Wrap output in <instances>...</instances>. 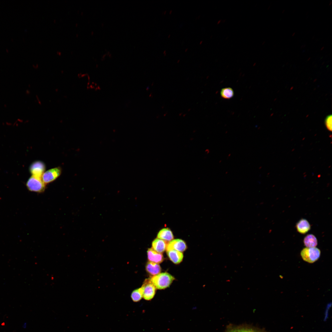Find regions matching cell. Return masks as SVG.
<instances>
[{"label": "cell", "instance_id": "cell-21", "mask_svg": "<svg viewBox=\"0 0 332 332\" xmlns=\"http://www.w3.org/2000/svg\"><path fill=\"white\" fill-rule=\"evenodd\" d=\"M295 34V33H294L292 35V36H293Z\"/></svg>", "mask_w": 332, "mask_h": 332}, {"label": "cell", "instance_id": "cell-4", "mask_svg": "<svg viewBox=\"0 0 332 332\" xmlns=\"http://www.w3.org/2000/svg\"><path fill=\"white\" fill-rule=\"evenodd\" d=\"M141 287L143 290L144 298L147 300L152 299L155 294L156 288L150 279L145 280Z\"/></svg>", "mask_w": 332, "mask_h": 332}, {"label": "cell", "instance_id": "cell-17", "mask_svg": "<svg viewBox=\"0 0 332 332\" xmlns=\"http://www.w3.org/2000/svg\"><path fill=\"white\" fill-rule=\"evenodd\" d=\"M227 332H261L251 327H235L228 330Z\"/></svg>", "mask_w": 332, "mask_h": 332}, {"label": "cell", "instance_id": "cell-5", "mask_svg": "<svg viewBox=\"0 0 332 332\" xmlns=\"http://www.w3.org/2000/svg\"><path fill=\"white\" fill-rule=\"evenodd\" d=\"M61 173V169L58 167L49 170L44 173L42 179L45 184L49 183L56 179Z\"/></svg>", "mask_w": 332, "mask_h": 332}, {"label": "cell", "instance_id": "cell-6", "mask_svg": "<svg viewBox=\"0 0 332 332\" xmlns=\"http://www.w3.org/2000/svg\"><path fill=\"white\" fill-rule=\"evenodd\" d=\"M187 248L186 244L183 240L177 239L170 241L167 244L166 250H174L180 252H183Z\"/></svg>", "mask_w": 332, "mask_h": 332}, {"label": "cell", "instance_id": "cell-12", "mask_svg": "<svg viewBox=\"0 0 332 332\" xmlns=\"http://www.w3.org/2000/svg\"><path fill=\"white\" fill-rule=\"evenodd\" d=\"M145 268L147 272L153 276L158 274L161 271V268L159 264L150 261L147 263Z\"/></svg>", "mask_w": 332, "mask_h": 332}, {"label": "cell", "instance_id": "cell-18", "mask_svg": "<svg viewBox=\"0 0 332 332\" xmlns=\"http://www.w3.org/2000/svg\"><path fill=\"white\" fill-rule=\"evenodd\" d=\"M325 123L327 129L329 131H332V115H331L327 117L325 120Z\"/></svg>", "mask_w": 332, "mask_h": 332}, {"label": "cell", "instance_id": "cell-20", "mask_svg": "<svg viewBox=\"0 0 332 332\" xmlns=\"http://www.w3.org/2000/svg\"><path fill=\"white\" fill-rule=\"evenodd\" d=\"M324 48V47H322L321 49V50H322Z\"/></svg>", "mask_w": 332, "mask_h": 332}, {"label": "cell", "instance_id": "cell-10", "mask_svg": "<svg viewBox=\"0 0 332 332\" xmlns=\"http://www.w3.org/2000/svg\"><path fill=\"white\" fill-rule=\"evenodd\" d=\"M167 244L164 240L156 238L152 242V248L157 252L162 253L166 249Z\"/></svg>", "mask_w": 332, "mask_h": 332}, {"label": "cell", "instance_id": "cell-16", "mask_svg": "<svg viewBox=\"0 0 332 332\" xmlns=\"http://www.w3.org/2000/svg\"><path fill=\"white\" fill-rule=\"evenodd\" d=\"M221 97L225 99H230L234 95L233 89L230 87L223 88L220 92Z\"/></svg>", "mask_w": 332, "mask_h": 332}, {"label": "cell", "instance_id": "cell-19", "mask_svg": "<svg viewBox=\"0 0 332 332\" xmlns=\"http://www.w3.org/2000/svg\"><path fill=\"white\" fill-rule=\"evenodd\" d=\"M332 1L330 2L329 5L330 6L332 4Z\"/></svg>", "mask_w": 332, "mask_h": 332}, {"label": "cell", "instance_id": "cell-2", "mask_svg": "<svg viewBox=\"0 0 332 332\" xmlns=\"http://www.w3.org/2000/svg\"><path fill=\"white\" fill-rule=\"evenodd\" d=\"M320 254V250L316 247L304 248L300 253L303 259L310 263H313L317 260Z\"/></svg>", "mask_w": 332, "mask_h": 332}, {"label": "cell", "instance_id": "cell-8", "mask_svg": "<svg viewBox=\"0 0 332 332\" xmlns=\"http://www.w3.org/2000/svg\"><path fill=\"white\" fill-rule=\"evenodd\" d=\"M147 255L148 259L150 262L158 264L162 263L164 260L163 255L156 251L152 248L148 249Z\"/></svg>", "mask_w": 332, "mask_h": 332}, {"label": "cell", "instance_id": "cell-15", "mask_svg": "<svg viewBox=\"0 0 332 332\" xmlns=\"http://www.w3.org/2000/svg\"><path fill=\"white\" fill-rule=\"evenodd\" d=\"M132 301L135 302L140 301L143 298V291L142 287L134 290L131 294Z\"/></svg>", "mask_w": 332, "mask_h": 332}, {"label": "cell", "instance_id": "cell-9", "mask_svg": "<svg viewBox=\"0 0 332 332\" xmlns=\"http://www.w3.org/2000/svg\"><path fill=\"white\" fill-rule=\"evenodd\" d=\"M167 254L170 259L175 264H179L183 260V255L182 252L171 250L167 251Z\"/></svg>", "mask_w": 332, "mask_h": 332}, {"label": "cell", "instance_id": "cell-11", "mask_svg": "<svg viewBox=\"0 0 332 332\" xmlns=\"http://www.w3.org/2000/svg\"><path fill=\"white\" fill-rule=\"evenodd\" d=\"M296 226L298 231L301 234L306 233L310 229V224L305 219L300 220L297 223Z\"/></svg>", "mask_w": 332, "mask_h": 332}, {"label": "cell", "instance_id": "cell-3", "mask_svg": "<svg viewBox=\"0 0 332 332\" xmlns=\"http://www.w3.org/2000/svg\"><path fill=\"white\" fill-rule=\"evenodd\" d=\"M26 186L31 191L40 192H43L45 189V184L42 178L32 176L28 180Z\"/></svg>", "mask_w": 332, "mask_h": 332}, {"label": "cell", "instance_id": "cell-1", "mask_svg": "<svg viewBox=\"0 0 332 332\" xmlns=\"http://www.w3.org/2000/svg\"><path fill=\"white\" fill-rule=\"evenodd\" d=\"M150 279L156 289H163L169 287L175 278L168 273L164 272L153 276Z\"/></svg>", "mask_w": 332, "mask_h": 332}, {"label": "cell", "instance_id": "cell-14", "mask_svg": "<svg viewBox=\"0 0 332 332\" xmlns=\"http://www.w3.org/2000/svg\"><path fill=\"white\" fill-rule=\"evenodd\" d=\"M304 245L307 247H315L317 245L318 241L316 238L313 234L307 235L303 240Z\"/></svg>", "mask_w": 332, "mask_h": 332}, {"label": "cell", "instance_id": "cell-13", "mask_svg": "<svg viewBox=\"0 0 332 332\" xmlns=\"http://www.w3.org/2000/svg\"><path fill=\"white\" fill-rule=\"evenodd\" d=\"M157 237L158 238L166 241H170L174 238L171 231L169 228H164L161 229L158 232Z\"/></svg>", "mask_w": 332, "mask_h": 332}, {"label": "cell", "instance_id": "cell-7", "mask_svg": "<svg viewBox=\"0 0 332 332\" xmlns=\"http://www.w3.org/2000/svg\"><path fill=\"white\" fill-rule=\"evenodd\" d=\"M45 168L44 163L40 161H37L33 162L31 164L30 170L32 176L42 178Z\"/></svg>", "mask_w": 332, "mask_h": 332}]
</instances>
